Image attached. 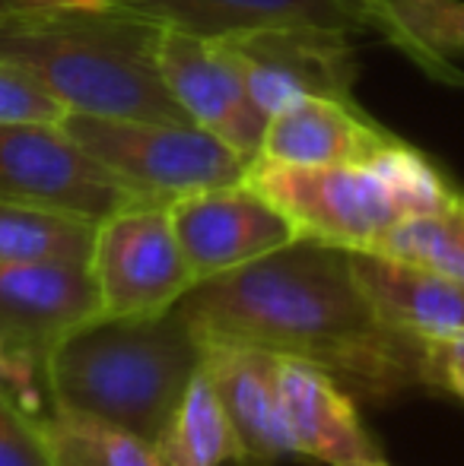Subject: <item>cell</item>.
Returning a JSON list of instances; mask_svg holds the SVG:
<instances>
[{
    "label": "cell",
    "mask_w": 464,
    "mask_h": 466,
    "mask_svg": "<svg viewBox=\"0 0 464 466\" xmlns=\"http://www.w3.org/2000/svg\"><path fill=\"white\" fill-rule=\"evenodd\" d=\"M198 339H239L325 369L356 400L423 387V343L372 308L350 251L299 238L230 273L194 282L175 305Z\"/></svg>",
    "instance_id": "cell-1"
},
{
    "label": "cell",
    "mask_w": 464,
    "mask_h": 466,
    "mask_svg": "<svg viewBox=\"0 0 464 466\" xmlns=\"http://www.w3.org/2000/svg\"><path fill=\"white\" fill-rule=\"evenodd\" d=\"M160 32L118 4H64L0 19V61L26 70L67 111L194 124L162 80Z\"/></svg>",
    "instance_id": "cell-2"
},
{
    "label": "cell",
    "mask_w": 464,
    "mask_h": 466,
    "mask_svg": "<svg viewBox=\"0 0 464 466\" xmlns=\"http://www.w3.org/2000/svg\"><path fill=\"white\" fill-rule=\"evenodd\" d=\"M201 362V339L179 311L150 320L96 318L48 356V387L55 406L156 444Z\"/></svg>",
    "instance_id": "cell-3"
},
{
    "label": "cell",
    "mask_w": 464,
    "mask_h": 466,
    "mask_svg": "<svg viewBox=\"0 0 464 466\" xmlns=\"http://www.w3.org/2000/svg\"><path fill=\"white\" fill-rule=\"evenodd\" d=\"M245 181L271 197L303 238L344 251H372L404 219L433 213L461 194L404 140L366 162L344 166L305 168L254 159Z\"/></svg>",
    "instance_id": "cell-4"
},
{
    "label": "cell",
    "mask_w": 464,
    "mask_h": 466,
    "mask_svg": "<svg viewBox=\"0 0 464 466\" xmlns=\"http://www.w3.org/2000/svg\"><path fill=\"white\" fill-rule=\"evenodd\" d=\"M64 127L80 140L118 181L147 200H179L194 190L239 185L252 159L201 124L128 121L67 111Z\"/></svg>",
    "instance_id": "cell-5"
},
{
    "label": "cell",
    "mask_w": 464,
    "mask_h": 466,
    "mask_svg": "<svg viewBox=\"0 0 464 466\" xmlns=\"http://www.w3.org/2000/svg\"><path fill=\"white\" fill-rule=\"evenodd\" d=\"M89 273L102 318L118 320L162 318L198 282L166 200H134L96 222Z\"/></svg>",
    "instance_id": "cell-6"
},
{
    "label": "cell",
    "mask_w": 464,
    "mask_h": 466,
    "mask_svg": "<svg viewBox=\"0 0 464 466\" xmlns=\"http://www.w3.org/2000/svg\"><path fill=\"white\" fill-rule=\"evenodd\" d=\"M0 197L102 222L137 197L64 124H0Z\"/></svg>",
    "instance_id": "cell-7"
},
{
    "label": "cell",
    "mask_w": 464,
    "mask_h": 466,
    "mask_svg": "<svg viewBox=\"0 0 464 466\" xmlns=\"http://www.w3.org/2000/svg\"><path fill=\"white\" fill-rule=\"evenodd\" d=\"M194 279H211L299 241L293 219L254 185L207 187L169 203Z\"/></svg>",
    "instance_id": "cell-8"
},
{
    "label": "cell",
    "mask_w": 464,
    "mask_h": 466,
    "mask_svg": "<svg viewBox=\"0 0 464 466\" xmlns=\"http://www.w3.org/2000/svg\"><path fill=\"white\" fill-rule=\"evenodd\" d=\"M160 70L169 93L185 115L245 159H258L267 117L254 108L245 83V67L230 38L162 25Z\"/></svg>",
    "instance_id": "cell-9"
},
{
    "label": "cell",
    "mask_w": 464,
    "mask_h": 466,
    "mask_svg": "<svg viewBox=\"0 0 464 466\" xmlns=\"http://www.w3.org/2000/svg\"><path fill=\"white\" fill-rule=\"evenodd\" d=\"M252 102L271 121L299 98L353 102L356 55L350 35L328 29H267L230 38Z\"/></svg>",
    "instance_id": "cell-10"
},
{
    "label": "cell",
    "mask_w": 464,
    "mask_h": 466,
    "mask_svg": "<svg viewBox=\"0 0 464 466\" xmlns=\"http://www.w3.org/2000/svg\"><path fill=\"white\" fill-rule=\"evenodd\" d=\"M172 29L239 38L267 29L376 32L388 38L382 0H108Z\"/></svg>",
    "instance_id": "cell-11"
},
{
    "label": "cell",
    "mask_w": 464,
    "mask_h": 466,
    "mask_svg": "<svg viewBox=\"0 0 464 466\" xmlns=\"http://www.w3.org/2000/svg\"><path fill=\"white\" fill-rule=\"evenodd\" d=\"M102 318L89 264H0V350L42 359Z\"/></svg>",
    "instance_id": "cell-12"
},
{
    "label": "cell",
    "mask_w": 464,
    "mask_h": 466,
    "mask_svg": "<svg viewBox=\"0 0 464 466\" xmlns=\"http://www.w3.org/2000/svg\"><path fill=\"white\" fill-rule=\"evenodd\" d=\"M201 352L239 438L242 466H277L299 457L284 406L277 352L239 339H201Z\"/></svg>",
    "instance_id": "cell-13"
},
{
    "label": "cell",
    "mask_w": 464,
    "mask_h": 466,
    "mask_svg": "<svg viewBox=\"0 0 464 466\" xmlns=\"http://www.w3.org/2000/svg\"><path fill=\"white\" fill-rule=\"evenodd\" d=\"M280 384L299 457L328 466L385 463L378 441L356 410V397L325 369L280 356Z\"/></svg>",
    "instance_id": "cell-14"
},
{
    "label": "cell",
    "mask_w": 464,
    "mask_h": 466,
    "mask_svg": "<svg viewBox=\"0 0 464 466\" xmlns=\"http://www.w3.org/2000/svg\"><path fill=\"white\" fill-rule=\"evenodd\" d=\"M401 137L372 121L356 102L299 98L267 121L261 156L277 166H344L366 162Z\"/></svg>",
    "instance_id": "cell-15"
},
{
    "label": "cell",
    "mask_w": 464,
    "mask_h": 466,
    "mask_svg": "<svg viewBox=\"0 0 464 466\" xmlns=\"http://www.w3.org/2000/svg\"><path fill=\"white\" fill-rule=\"evenodd\" d=\"M359 289L395 330L417 343L464 330V282L376 251H350Z\"/></svg>",
    "instance_id": "cell-16"
},
{
    "label": "cell",
    "mask_w": 464,
    "mask_h": 466,
    "mask_svg": "<svg viewBox=\"0 0 464 466\" xmlns=\"http://www.w3.org/2000/svg\"><path fill=\"white\" fill-rule=\"evenodd\" d=\"M166 466H223L242 463L235 429L223 410L204 362L194 371L181 403L175 406L166 431L156 441Z\"/></svg>",
    "instance_id": "cell-17"
},
{
    "label": "cell",
    "mask_w": 464,
    "mask_h": 466,
    "mask_svg": "<svg viewBox=\"0 0 464 466\" xmlns=\"http://www.w3.org/2000/svg\"><path fill=\"white\" fill-rule=\"evenodd\" d=\"M388 38L433 80L464 86L452 57L464 55V0H382Z\"/></svg>",
    "instance_id": "cell-18"
},
{
    "label": "cell",
    "mask_w": 464,
    "mask_h": 466,
    "mask_svg": "<svg viewBox=\"0 0 464 466\" xmlns=\"http://www.w3.org/2000/svg\"><path fill=\"white\" fill-rule=\"evenodd\" d=\"M36 429L51 466H166L153 441L67 406H55Z\"/></svg>",
    "instance_id": "cell-19"
},
{
    "label": "cell",
    "mask_w": 464,
    "mask_h": 466,
    "mask_svg": "<svg viewBox=\"0 0 464 466\" xmlns=\"http://www.w3.org/2000/svg\"><path fill=\"white\" fill-rule=\"evenodd\" d=\"M96 222L0 197V264H89Z\"/></svg>",
    "instance_id": "cell-20"
},
{
    "label": "cell",
    "mask_w": 464,
    "mask_h": 466,
    "mask_svg": "<svg viewBox=\"0 0 464 466\" xmlns=\"http://www.w3.org/2000/svg\"><path fill=\"white\" fill-rule=\"evenodd\" d=\"M372 251L464 282V194L433 213L404 219Z\"/></svg>",
    "instance_id": "cell-21"
},
{
    "label": "cell",
    "mask_w": 464,
    "mask_h": 466,
    "mask_svg": "<svg viewBox=\"0 0 464 466\" xmlns=\"http://www.w3.org/2000/svg\"><path fill=\"white\" fill-rule=\"evenodd\" d=\"M0 406L19 412L29 422H42L55 410L48 387V365L23 352L0 350Z\"/></svg>",
    "instance_id": "cell-22"
},
{
    "label": "cell",
    "mask_w": 464,
    "mask_h": 466,
    "mask_svg": "<svg viewBox=\"0 0 464 466\" xmlns=\"http://www.w3.org/2000/svg\"><path fill=\"white\" fill-rule=\"evenodd\" d=\"M67 108L26 70L0 61V124L51 121L61 124Z\"/></svg>",
    "instance_id": "cell-23"
},
{
    "label": "cell",
    "mask_w": 464,
    "mask_h": 466,
    "mask_svg": "<svg viewBox=\"0 0 464 466\" xmlns=\"http://www.w3.org/2000/svg\"><path fill=\"white\" fill-rule=\"evenodd\" d=\"M423 387L464 403V330L423 343Z\"/></svg>",
    "instance_id": "cell-24"
},
{
    "label": "cell",
    "mask_w": 464,
    "mask_h": 466,
    "mask_svg": "<svg viewBox=\"0 0 464 466\" xmlns=\"http://www.w3.org/2000/svg\"><path fill=\"white\" fill-rule=\"evenodd\" d=\"M0 466H51L36 422L0 406Z\"/></svg>",
    "instance_id": "cell-25"
},
{
    "label": "cell",
    "mask_w": 464,
    "mask_h": 466,
    "mask_svg": "<svg viewBox=\"0 0 464 466\" xmlns=\"http://www.w3.org/2000/svg\"><path fill=\"white\" fill-rule=\"evenodd\" d=\"M77 4V0H0V19L16 16V13H36V10H51V6Z\"/></svg>",
    "instance_id": "cell-26"
},
{
    "label": "cell",
    "mask_w": 464,
    "mask_h": 466,
    "mask_svg": "<svg viewBox=\"0 0 464 466\" xmlns=\"http://www.w3.org/2000/svg\"><path fill=\"white\" fill-rule=\"evenodd\" d=\"M77 4H87V6H102V4H108V0H77Z\"/></svg>",
    "instance_id": "cell-27"
},
{
    "label": "cell",
    "mask_w": 464,
    "mask_h": 466,
    "mask_svg": "<svg viewBox=\"0 0 464 466\" xmlns=\"http://www.w3.org/2000/svg\"><path fill=\"white\" fill-rule=\"evenodd\" d=\"M372 466H388V461H385V463H372Z\"/></svg>",
    "instance_id": "cell-28"
}]
</instances>
